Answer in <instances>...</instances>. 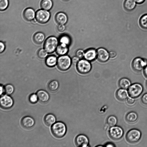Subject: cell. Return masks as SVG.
Segmentation results:
<instances>
[{
  "label": "cell",
  "mask_w": 147,
  "mask_h": 147,
  "mask_svg": "<svg viewBox=\"0 0 147 147\" xmlns=\"http://www.w3.org/2000/svg\"><path fill=\"white\" fill-rule=\"evenodd\" d=\"M136 5L135 0H125L124 3V7L126 10L131 11L134 9Z\"/></svg>",
  "instance_id": "603a6c76"
},
{
  "label": "cell",
  "mask_w": 147,
  "mask_h": 147,
  "mask_svg": "<svg viewBox=\"0 0 147 147\" xmlns=\"http://www.w3.org/2000/svg\"><path fill=\"white\" fill-rule=\"evenodd\" d=\"M138 119V115L137 113L134 111H131L128 113L126 115V120L130 123L135 122Z\"/></svg>",
  "instance_id": "d6986e66"
},
{
  "label": "cell",
  "mask_w": 147,
  "mask_h": 147,
  "mask_svg": "<svg viewBox=\"0 0 147 147\" xmlns=\"http://www.w3.org/2000/svg\"><path fill=\"white\" fill-rule=\"evenodd\" d=\"M45 62L46 64L48 67H54L57 63V57L54 55H50L46 58Z\"/></svg>",
  "instance_id": "7402d4cb"
},
{
  "label": "cell",
  "mask_w": 147,
  "mask_h": 147,
  "mask_svg": "<svg viewBox=\"0 0 147 147\" xmlns=\"http://www.w3.org/2000/svg\"><path fill=\"white\" fill-rule=\"evenodd\" d=\"M84 52L83 50L82 49L78 50L76 53V56L79 59H82L84 57Z\"/></svg>",
  "instance_id": "e575fe53"
},
{
  "label": "cell",
  "mask_w": 147,
  "mask_h": 147,
  "mask_svg": "<svg viewBox=\"0 0 147 147\" xmlns=\"http://www.w3.org/2000/svg\"><path fill=\"white\" fill-rule=\"evenodd\" d=\"M77 65L78 71L81 74H85L91 70V66L90 63L86 59L79 60Z\"/></svg>",
  "instance_id": "9c48e42d"
},
{
  "label": "cell",
  "mask_w": 147,
  "mask_h": 147,
  "mask_svg": "<svg viewBox=\"0 0 147 147\" xmlns=\"http://www.w3.org/2000/svg\"><path fill=\"white\" fill-rule=\"evenodd\" d=\"M53 5V3L51 0H42L40 3L41 7L46 10H50Z\"/></svg>",
  "instance_id": "484cf974"
},
{
  "label": "cell",
  "mask_w": 147,
  "mask_h": 147,
  "mask_svg": "<svg viewBox=\"0 0 147 147\" xmlns=\"http://www.w3.org/2000/svg\"><path fill=\"white\" fill-rule=\"evenodd\" d=\"M63 1H67V0H63Z\"/></svg>",
  "instance_id": "c3c4849f"
},
{
  "label": "cell",
  "mask_w": 147,
  "mask_h": 147,
  "mask_svg": "<svg viewBox=\"0 0 147 147\" xmlns=\"http://www.w3.org/2000/svg\"><path fill=\"white\" fill-rule=\"evenodd\" d=\"M143 89V87L141 84L135 83L131 85L128 89L127 92L130 97L136 98L141 94Z\"/></svg>",
  "instance_id": "277c9868"
},
{
  "label": "cell",
  "mask_w": 147,
  "mask_h": 147,
  "mask_svg": "<svg viewBox=\"0 0 147 147\" xmlns=\"http://www.w3.org/2000/svg\"><path fill=\"white\" fill-rule=\"evenodd\" d=\"M35 124L34 119L29 116H25L22 118L21 121V124L24 128L29 129L32 127Z\"/></svg>",
  "instance_id": "4fadbf2b"
},
{
  "label": "cell",
  "mask_w": 147,
  "mask_h": 147,
  "mask_svg": "<svg viewBox=\"0 0 147 147\" xmlns=\"http://www.w3.org/2000/svg\"><path fill=\"white\" fill-rule=\"evenodd\" d=\"M38 100L41 102L45 103L48 101L49 95L48 92L45 90H40L36 93Z\"/></svg>",
  "instance_id": "5bb4252c"
},
{
  "label": "cell",
  "mask_w": 147,
  "mask_h": 147,
  "mask_svg": "<svg viewBox=\"0 0 147 147\" xmlns=\"http://www.w3.org/2000/svg\"><path fill=\"white\" fill-rule=\"evenodd\" d=\"M75 142L78 146L86 147L88 145L89 140L85 135L80 134L77 136L75 139Z\"/></svg>",
  "instance_id": "7c38bea8"
},
{
  "label": "cell",
  "mask_w": 147,
  "mask_h": 147,
  "mask_svg": "<svg viewBox=\"0 0 147 147\" xmlns=\"http://www.w3.org/2000/svg\"><path fill=\"white\" fill-rule=\"evenodd\" d=\"M147 65V60L139 57L134 59L132 63L133 68L138 72L142 71Z\"/></svg>",
  "instance_id": "52a82bcc"
},
{
  "label": "cell",
  "mask_w": 147,
  "mask_h": 147,
  "mask_svg": "<svg viewBox=\"0 0 147 147\" xmlns=\"http://www.w3.org/2000/svg\"><path fill=\"white\" fill-rule=\"evenodd\" d=\"M110 137L114 140H118L122 138L123 134V131L120 127L113 126L111 127L109 131Z\"/></svg>",
  "instance_id": "ba28073f"
},
{
  "label": "cell",
  "mask_w": 147,
  "mask_h": 147,
  "mask_svg": "<svg viewBox=\"0 0 147 147\" xmlns=\"http://www.w3.org/2000/svg\"><path fill=\"white\" fill-rule=\"evenodd\" d=\"M96 57L100 61L105 62L109 58V53L105 49L100 48L98 49L97 51Z\"/></svg>",
  "instance_id": "8fae6325"
},
{
  "label": "cell",
  "mask_w": 147,
  "mask_h": 147,
  "mask_svg": "<svg viewBox=\"0 0 147 147\" xmlns=\"http://www.w3.org/2000/svg\"><path fill=\"white\" fill-rule=\"evenodd\" d=\"M141 101L143 104L147 106V93L144 94L142 96Z\"/></svg>",
  "instance_id": "d590c367"
},
{
  "label": "cell",
  "mask_w": 147,
  "mask_h": 147,
  "mask_svg": "<svg viewBox=\"0 0 147 147\" xmlns=\"http://www.w3.org/2000/svg\"><path fill=\"white\" fill-rule=\"evenodd\" d=\"M0 52L1 53L4 51L5 48V45L3 42L1 41L0 42Z\"/></svg>",
  "instance_id": "ab89813d"
},
{
  "label": "cell",
  "mask_w": 147,
  "mask_h": 147,
  "mask_svg": "<svg viewBox=\"0 0 147 147\" xmlns=\"http://www.w3.org/2000/svg\"><path fill=\"white\" fill-rule=\"evenodd\" d=\"M29 99L31 103L34 104L37 102L38 98L36 94H32L30 95Z\"/></svg>",
  "instance_id": "836d02e7"
},
{
  "label": "cell",
  "mask_w": 147,
  "mask_h": 147,
  "mask_svg": "<svg viewBox=\"0 0 147 147\" xmlns=\"http://www.w3.org/2000/svg\"><path fill=\"white\" fill-rule=\"evenodd\" d=\"M128 92L125 89H120L118 90L116 93L117 98L119 100H125L128 97Z\"/></svg>",
  "instance_id": "e0dca14e"
},
{
  "label": "cell",
  "mask_w": 147,
  "mask_h": 147,
  "mask_svg": "<svg viewBox=\"0 0 147 147\" xmlns=\"http://www.w3.org/2000/svg\"><path fill=\"white\" fill-rule=\"evenodd\" d=\"M14 90L13 86L11 84H7L4 87V92L8 95L12 94L14 92Z\"/></svg>",
  "instance_id": "f546056e"
},
{
  "label": "cell",
  "mask_w": 147,
  "mask_h": 147,
  "mask_svg": "<svg viewBox=\"0 0 147 147\" xmlns=\"http://www.w3.org/2000/svg\"><path fill=\"white\" fill-rule=\"evenodd\" d=\"M115 146V145L111 143H107V144L105 146L106 147H114Z\"/></svg>",
  "instance_id": "f6af8a7d"
},
{
  "label": "cell",
  "mask_w": 147,
  "mask_h": 147,
  "mask_svg": "<svg viewBox=\"0 0 147 147\" xmlns=\"http://www.w3.org/2000/svg\"><path fill=\"white\" fill-rule=\"evenodd\" d=\"M145 0H135L136 3L139 4L143 3Z\"/></svg>",
  "instance_id": "ee69618b"
},
{
  "label": "cell",
  "mask_w": 147,
  "mask_h": 147,
  "mask_svg": "<svg viewBox=\"0 0 147 147\" xmlns=\"http://www.w3.org/2000/svg\"><path fill=\"white\" fill-rule=\"evenodd\" d=\"M65 27L64 25L59 24L57 27V30L60 32L64 31L65 29Z\"/></svg>",
  "instance_id": "74e56055"
},
{
  "label": "cell",
  "mask_w": 147,
  "mask_h": 147,
  "mask_svg": "<svg viewBox=\"0 0 147 147\" xmlns=\"http://www.w3.org/2000/svg\"><path fill=\"white\" fill-rule=\"evenodd\" d=\"M141 137L140 131L136 129H130L126 134L125 138L129 142L131 143H135L138 142Z\"/></svg>",
  "instance_id": "3957f363"
},
{
  "label": "cell",
  "mask_w": 147,
  "mask_h": 147,
  "mask_svg": "<svg viewBox=\"0 0 147 147\" xmlns=\"http://www.w3.org/2000/svg\"><path fill=\"white\" fill-rule=\"evenodd\" d=\"M79 59L77 56L73 57L71 59V63L74 65H77L79 61Z\"/></svg>",
  "instance_id": "f35d334b"
},
{
  "label": "cell",
  "mask_w": 147,
  "mask_h": 147,
  "mask_svg": "<svg viewBox=\"0 0 147 147\" xmlns=\"http://www.w3.org/2000/svg\"><path fill=\"white\" fill-rule=\"evenodd\" d=\"M32 22V23H33L34 24H35L36 23V21H37L36 19H34L32 21H31Z\"/></svg>",
  "instance_id": "bcb514c9"
},
{
  "label": "cell",
  "mask_w": 147,
  "mask_h": 147,
  "mask_svg": "<svg viewBox=\"0 0 147 147\" xmlns=\"http://www.w3.org/2000/svg\"><path fill=\"white\" fill-rule=\"evenodd\" d=\"M47 52L44 49H41L37 52V55L38 57L40 59H44L47 56Z\"/></svg>",
  "instance_id": "1f68e13d"
},
{
  "label": "cell",
  "mask_w": 147,
  "mask_h": 147,
  "mask_svg": "<svg viewBox=\"0 0 147 147\" xmlns=\"http://www.w3.org/2000/svg\"><path fill=\"white\" fill-rule=\"evenodd\" d=\"M56 119L55 115L52 114H48L46 115L44 118V121L46 125L51 126L56 122Z\"/></svg>",
  "instance_id": "ffe728a7"
},
{
  "label": "cell",
  "mask_w": 147,
  "mask_h": 147,
  "mask_svg": "<svg viewBox=\"0 0 147 147\" xmlns=\"http://www.w3.org/2000/svg\"><path fill=\"white\" fill-rule=\"evenodd\" d=\"M71 60L70 57L67 55H61L57 59V65L58 68L62 71L67 70L70 67Z\"/></svg>",
  "instance_id": "5b68a950"
},
{
  "label": "cell",
  "mask_w": 147,
  "mask_h": 147,
  "mask_svg": "<svg viewBox=\"0 0 147 147\" xmlns=\"http://www.w3.org/2000/svg\"><path fill=\"white\" fill-rule=\"evenodd\" d=\"M55 21L59 24L64 25L67 21V15L63 12L57 13L55 17Z\"/></svg>",
  "instance_id": "2e32d148"
},
{
  "label": "cell",
  "mask_w": 147,
  "mask_h": 147,
  "mask_svg": "<svg viewBox=\"0 0 147 147\" xmlns=\"http://www.w3.org/2000/svg\"><path fill=\"white\" fill-rule=\"evenodd\" d=\"M0 89H1V91H0V95H1L3 93L4 91V88H3V87L1 85L0 86Z\"/></svg>",
  "instance_id": "7bdbcfd3"
},
{
  "label": "cell",
  "mask_w": 147,
  "mask_h": 147,
  "mask_svg": "<svg viewBox=\"0 0 147 147\" xmlns=\"http://www.w3.org/2000/svg\"><path fill=\"white\" fill-rule=\"evenodd\" d=\"M23 16L24 18L27 21H32L35 16L34 11L32 8H27L24 11Z\"/></svg>",
  "instance_id": "9a60e30c"
},
{
  "label": "cell",
  "mask_w": 147,
  "mask_h": 147,
  "mask_svg": "<svg viewBox=\"0 0 147 147\" xmlns=\"http://www.w3.org/2000/svg\"><path fill=\"white\" fill-rule=\"evenodd\" d=\"M131 85L130 80L126 78H121L119 82V85L122 89H126L128 88Z\"/></svg>",
  "instance_id": "d4e9b609"
},
{
  "label": "cell",
  "mask_w": 147,
  "mask_h": 147,
  "mask_svg": "<svg viewBox=\"0 0 147 147\" xmlns=\"http://www.w3.org/2000/svg\"><path fill=\"white\" fill-rule=\"evenodd\" d=\"M56 50V53L58 55L60 56L65 55L68 51L67 45L61 43L58 45Z\"/></svg>",
  "instance_id": "44dd1931"
},
{
  "label": "cell",
  "mask_w": 147,
  "mask_h": 147,
  "mask_svg": "<svg viewBox=\"0 0 147 147\" xmlns=\"http://www.w3.org/2000/svg\"><path fill=\"white\" fill-rule=\"evenodd\" d=\"M45 37V35L44 33L38 32L34 34L33 36V40L36 44H40L44 40Z\"/></svg>",
  "instance_id": "cb8c5ba5"
},
{
  "label": "cell",
  "mask_w": 147,
  "mask_h": 147,
  "mask_svg": "<svg viewBox=\"0 0 147 147\" xmlns=\"http://www.w3.org/2000/svg\"><path fill=\"white\" fill-rule=\"evenodd\" d=\"M96 56V52L94 49H90L85 53L84 57L85 59L88 61L94 60Z\"/></svg>",
  "instance_id": "ac0fdd59"
},
{
  "label": "cell",
  "mask_w": 147,
  "mask_h": 147,
  "mask_svg": "<svg viewBox=\"0 0 147 147\" xmlns=\"http://www.w3.org/2000/svg\"><path fill=\"white\" fill-rule=\"evenodd\" d=\"M116 53L113 51H111L109 53V57L111 58H113L116 56Z\"/></svg>",
  "instance_id": "60d3db41"
},
{
  "label": "cell",
  "mask_w": 147,
  "mask_h": 147,
  "mask_svg": "<svg viewBox=\"0 0 147 147\" xmlns=\"http://www.w3.org/2000/svg\"><path fill=\"white\" fill-rule=\"evenodd\" d=\"M58 40L54 36H51L47 38L45 41L44 49L48 53L54 52L58 46Z\"/></svg>",
  "instance_id": "7a4b0ae2"
},
{
  "label": "cell",
  "mask_w": 147,
  "mask_h": 147,
  "mask_svg": "<svg viewBox=\"0 0 147 147\" xmlns=\"http://www.w3.org/2000/svg\"><path fill=\"white\" fill-rule=\"evenodd\" d=\"M146 86L147 88V80L146 81Z\"/></svg>",
  "instance_id": "7dc6e473"
},
{
  "label": "cell",
  "mask_w": 147,
  "mask_h": 147,
  "mask_svg": "<svg viewBox=\"0 0 147 147\" xmlns=\"http://www.w3.org/2000/svg\"><path fill=\"white\" fill-rule=\"evenodd\" d=\"M59 40L61 43L65 44L67 45L69 44L71 42L70 38L67 35H63L61 36Z\"/></svg>",
  "instance_id": "4dcf8cb0"
},
{
  "label": "cell",
  "mask_w": 147,
  "mask_h": 147,
  "mask_svg": "<svg viewBox=\"0 0 147 147\" xmlns=\"http://www.w3.org/2000/svg\"><path fill=\"white\" fill-rule=\"evenodd\" d=\"M0 106L1 107L5 109H9L13 105V101L10 96L7 95H4L1 96L0 100Z\"/></svg>",
  "instance_id": "30bf717a"
},
{
  "label": "cell",
  "mask_w": 147,
  "mask_h": 147,
  "mask_svg": "<svg viewBox=\"0 0 147 147\" xmlns=\"http://www.w3.org/2000/svg\"><path fill=\"white\" fill-rule=\"evenodd\" d=\"M66 130L65 124L61 122L55 123L51 127V131L53 134L57 138L63 137L66 133Z\"/></svg>",
  "instance_id": "6da1fadb"
},
{
  "label": "cell",
  "mask_w": 147,
  "mask_h": 147,
  "mask_svg": "<svg viewBox=\"0 0 147 147\" xmlns=\"http://www.w3.org/2000/svg\"><path fill=\"white\" fill-rule=\"evenodd\" d=\"M134 98L131 97H129L127 99L126 102L127 104L129 105H133L135 103V100Z\"/></svg>",
  "instance_id": "8d00e7d4"
},
{
  "label": "cell",
  "mask_w": 147,
  "mask_h": 147,
  "mask_svg": "<svg viewBox=\"0 0 147 147\" xmlns=\"http://www.w3.org/2000/svg\"><path fill=\"white\" fill-rule=\"evenodd\" d=\"M139 23L142 28L147 29V14H145L141 17Z\"/></svg>",
  "instance_id": "f1b7e54d"
},
{
  "label": "cell",
  "mask_w": 147,
  "mask_h": 147,
  "mask_svg": "<svg viewBox=\"0 0 147 147\" xmlns=\"http://www.w3.org/2000/svg\"><path fill=\"white\" fill-rule=\"evenodd\" d=\"M117 122L116 117L113 115L109 117L107 120V123L108 125L111 127L114 126Z\"/></svg>",
  "instance_id": "83f0119b"
},
{
  "label": "cell",
  "mask_w": 147,
  "mask_h": 147,
  "mask_svg": "<svg viewBox=\"0 0 147 147\" xmlns=\"http://www.w3.org/2000/svg\"><path fill=\"white\" fill-rule=\"evenodd\" d=\"M59 84L56 80H53L50 81L48 84V88L52 92L55 91L58 89Z\"/></svg>",
  "instance_id": "4316f807"
},
{
  "label": "cell",
  "mask_w": 147,
  "mask_h": 147,
  "mask_svg": "<svg viewBox=\"0 0 147 147\" xmlns=\"http://www.w3.org/2000/svg\"><path fill=\"white\" fill-rule=\"evenodd\" d=\"M35 19L37 22L41 24H45L50 19V13L42 9L38 10L35 14Z\"/></svg>",
  "instance_id": "8992f818"
},
{
  "label": "cell",
  "mask_w": 147,
  "mask_h": 147,
  "mask_svg": "<svg viewBox=\"0 0 147 147\" xmlns=\"http://www.w3.org/2000/svg\"><path fill=\"white\" fill-rule=\"evenodd\" d=\"M8 0H0V9L3 11L6 9L8 6Z\"/></svg>",
  "instance_id": "d6a6232c"
},
{
  "label": "cell",
  "mask_w": 147,
  "mask_h": 147,
  "mask_svg": "<svg viewBox=\"0 0 147 147\" xmlns=\"http://www.w3.org/2000/svg\"><path fill=\"white\" fill-rule=\"evenodd\" d=\"M143 72L144 75L147 78V65L144 68Z\"/></svg>",
  "instance_id": "b9f144b4"
}]
</instances>
